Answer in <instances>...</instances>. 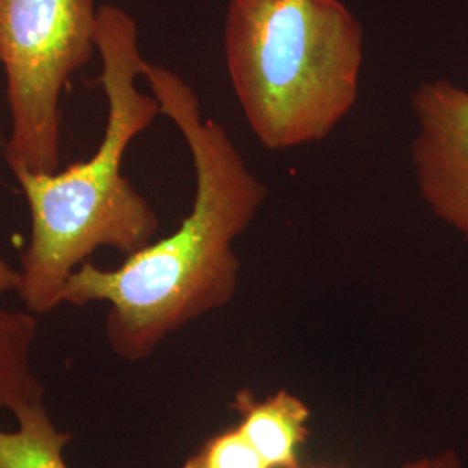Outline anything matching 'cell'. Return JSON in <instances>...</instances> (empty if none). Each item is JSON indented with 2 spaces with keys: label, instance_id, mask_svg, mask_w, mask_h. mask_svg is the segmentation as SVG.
<instances>
[{
  "label": "cell",
  "instance_id": "7c38bea8",
  "mask_svg": "<svg viewBox=\"0 0 468 468\" xmlns=\"http://www.w3.org/2000/svg\"><path fill=\"white\" fill-rule=\"evenodd\" d=\"M309 468H340V467H309Z\"/></svg>",
  "mask_w": 468,
  "mask_h": 468
},
{
  "label": "cell",
  "instance_id": "7a4b0ae2",
  "mask_svg": "<svg viewBox=\"0 0 468 468\" xmlns=\"http://www.w3.org/2000/svg\"><path fill=\"white\" fill-rule=\"evenodd\" d=\"M96 50L108 110L98 150L65 170L15 176L30 214L16 293L35 316L63 305L68 278L100 249L127 257L160 231L150 201L123 176L131 143L162 115L158 100L135 84L148 61L134 17L113 4L100 5Z\"/></svg>",
  "mask_w": 468,
  "mask_h": 468
},
{
  "label": "cell",
  "instance_id": "30bf717a",
  "mask_svg": "<svg viewBox=\"0 0 468 468\" xmlns=\"http://www.w3.org/2000/svg\"><path fill=\"white\" fill-rule=\"evenodd\" d=\"M401 468H463L460 454L452 450H444V452H435V454H427L420 456L417 460H411L404 463Z\"/></svg>",
  "mask_w": 468,
  "mask_h": 468
},
{
  "label": "cell",
  "instance_id": "ba28073f",
  "mask_svg": "<svg viewBox=\"0 0 468 468\" xmlns=\"http://www.w3.org/2000/svg\"><path fill=\"white\" fill-rule=\"evenodd\" d=\"M15 419V431L0 429V468H69L65 450L71 434L52 421L46 402L25 406Z\"/></svg>",
  "mask_w": 468,
  "mask_h": 468
},
{
  "label": "cell",
  "instance_id": "6da1fadb",
  "mask_svg": "<svg viewBox=\"0 0 468 468\" xmlns=\"http://www.w3.org/2000/svg\"><path fill=\"white\" fill-rule=\"evenodd\" d=\"M143 77L191 154V210L174 233L127 255L118 268L87 261L61 293V303L73 307L108 305L106 342L127 363L148 359L170 335L233 301L241 271L234 241L268 198L228 131L203 118L198 94L179 73L148 61Z\"/></svg>",
  "mask_w": 468,
  "mask_h": 468
},
{
  "label": "cell",
  "instance_id": "277c9868",
  "mask_svg": "<svg viewBox=\"0 0 468 468\" xmlns=\"http://www.w3.org/2000/svg\"><path fill=\"white\" fill-rule=\"evenodd\" d=\"M94 0H0V65L5 75L9 137L5 164L56 172L61 164V98L92 59Z\"/></svg>",
  "mask_w": 468,
  "mask_h": 468
},
{
  "label": "cell",
  "instance_id": "52a82bcc",
  "mask_svg": "<svg viewBox=\"0 0 468 468\" xmlns=\"http://www.w3.org/2000/svg\"><path fill=\"white\" fill-rule=\"evenodd\" d=\"M37 316L30 311L0 307V408L16 415L44 401V385L34 365Z\"/></svg>",
  "mask_w": 468,
  "mask_h": 468
},
{
  "label": "cell",
  "instance_id": "9c48e42d",
  "mask_svg": "<svg viewBox=\"0 0 468 468\" xmlns=\"http://www.w3.org/2000/svg\"><path fill=\"white\" fill-rule=\"evenodd\" d=\"M181 468H271L236 423L208 437Z\"/></svg>",
  "mask_w": 468,
  "mask_h": 468
},
{
  "label": "cell",
  "instance_id": "3957f363",
  "mask_svg": "<svg viewBox=\"0 0 468 468\" xmlns=\"http://www.w3.org/2000/svg\"><path fill=\"white\" fill-rule=\"evenodd\" d=\"M224 58L251 134L266 150H293L351 113L365 32L342 0H229Z\"/></svg>",
  "mask_w": 468,
  "mask_h": 468
},
{
  "label": "cell",
  "instance_id": "8992f818",
  "mask_svg": "<svg viewBox=\"0 0 468 468\" xmlns=\"http://www.w3.org/2000/svg\"><path fill=\"white\" fill-rule=\"evenodd\" d=\"M239 429L271 468H302L301 448L309 439L311 408L290 390L257 398L241 388L231 402Z\"/></svg>",
  "mask_w": 468,
  "mask_h": 468
},
{
  "label": "cell",
  "instance_id": "5b68a950",
  "mask_svg": "<svg viewBox=\"0 0 468 468\" xmlns=\"http://www.w3.org/2000/svg\"><path fill=\"white\" fill-rule=\"evenodd\" d=\"M411 110L420 197L468 241V90L444 79L427 80L413 92Z\"/></svg>",
  "mask_w": 468,
  "mask_h": 468
},
{
  "label": "cell",
  "instance_id": "8fae6325",
  "mask_svg": "<svg viewBox=\"0 0 468 468\" xmlns=\"http://www.w3.org/2000/svg\"><path fill=\"white\" fill-rule=\"evenodd\" d=\"M19 282V268H13L5 255L0 251V299L9 293H16Z\"/></svg>",
  "mask_w": 468,
  "mask_h": 468
}]
</instances>
